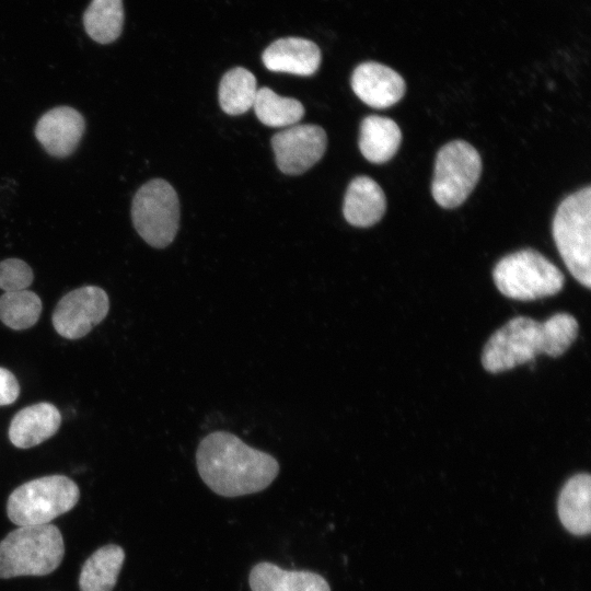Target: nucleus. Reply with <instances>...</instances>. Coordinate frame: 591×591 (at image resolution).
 Here are the masks:
<instances>
[{
  "label": "nucleus",
  "mask_w": 591,
  "mask_h": 591,
  "mask_svg": "<svg viewBox=\"0 0 591 591\" xmlns=\"http://www.w3.org/2000/svg\"><path fill=\"white\" fill-rule=\"evenodd\" d=\"M196 465L204 483L223 497L262 491L279 473V463L273 455L228 431H213L201 439Z\"/></svg>",
  "instance_id": "nucleus-1"
},
{
  "label": "nucleus",
  "mask_w": 591,
  "mask_h": 591,
  "mask_svg": "<svg viewBox=\"0 0 591 591\" xmlns=\"http://www.w3.org/2000/svg\"><path fill=\"white\" fill-rule=\"evenodd\" d=\"M579 325L568 313H556L540 323L518 316L496 331L486 343L483 367L491 373L513 369L540 354L559 357L575 341Z\"/></svg>",
  "instance_id": "nucleus-2"
},
{
  "label": "nucleus",
  "mask_w": 591,
  "mask_h": 591,
  "mask_svg": "<svg viewBox=\"0 0 591 591\" xmlns=\"http://www.w3.org/2000/svg\"><path fill=\"white\" fill-rule=\"evenodd\" d=\"M63 554L57 526H19L0 542V578L48 575L60 565Z\"/></svg>",
  "instance_id": "nucleus-3"
},
{
  "label": "nucleus",
  "mask_w": 591,
  "mask_h": 591,
  "mask_svg": "<svg viewBox=\"0 0 591 591\" xmlns=\"http://www.w3.org/2000/svg\"><path fill=\"white\" fill-rule=\"evenodd\" d=\"M557 250L573 278L591 286V187L567 196L553 220Z\"/></svg>",
  "instance_id": "nucleus-4"
},
{
  "label": "nucleus",
  "mask_w": 591,
  "mask_h": 591,
  "mask_svg": "<svg viewBox=\"0 0 591 591\" xmlns=\"http://www.w3.org/2000/svg\"><path fill=\"white\" fill-rule=\"evenodd\" d=\"M79 498L80 490L69 477L44 476L15 488L8 499L7 513L19 526L48 524L71 510Z\"/></svg>",
  "instance_id": "nucleus-5"
},
{
  "label": "nucleus",
  "mask_w": 591,
  "mask_h": 591,
  "mask_svg": "<svg viewBox=\"0 0 591 591\" xmlns=\"http://www.w3.org/2000/svg\"><path fill=\"white\" fill-rule=\"evenodd\" d=\"M493 277L506 297L529 301L558 293L564 286L563 273L541 253L526 248L502 257Z\"/></svg>",
  "instance_id": "nucleus-6"
},
{
  "label": "nucleus",
  "mask_w": 591,
  "mask_h": 591,
  "mask_svg": "<svg viewBox=\"0 0 591 591\" xmlns=\"http://www.w3.org/2000/svg\"><path fill=\"white\" fill-rule=\"evenodd\" d=\"M131 220L149 245L163 248L171 244L179 223V202L172 185L162 178L143 184L134 196Z\"/></svg>",
  "instance_id": "nucleus-7"
},
{
  "label": "nucleus",
  "mask_w": 591,
  "mask_h": 591,
  "mask_svg": "<svg viewBox=\"0 0 591 591\" xmlns=\"http://www.w3.org/2000/svg\"><path fill=\"white\" fill-rule=\"evenodd\" d=\"M482 173V159L466 141L454 140L444 144L436 158L431 185L432 197L442 208L462 205L477 184Z\"/></svg>",
  "instance_id": "nucleus-8"
},
{
  "label": "nucleus",
  "mask_w": 591,
  "mask_h": 591,
  "mask_svg": "<svg viewBox=\"0 0 591 591\" xmlns=\"http://www.w3.org/2000/svg\"><path fill=\"white\" fill-rule=\"evenodd\" d=\"M109 310L107 293L97 286H84L65 294L53 313L55 331L67 339H79L100 324Z\"/></svg>",
  "instance_id": "nucleus-9"
},
{
  "label": "nucleus",
  "mask_w": 591,
  "mask_h": 591,
  "mask_svg": "<svg viewBox=\"0 0 591 591\" xmlns=\"http://www.w3.org/2000/svg\"><path fill=\"white\" fill-rule=\"evenodd\" d=\"M326 146L324 129L309 124L290 126L271 138L277 166L288 175H299L312 167L323 157Z\"/></svg>",
  "instance_id": "nucleus-10"
},
{
  "label": "nucleus",
  "mask_w": 591,
  "mask_h": 591,
  "mask_svg": "<svg viewBox=\"0 0 591 591\" xmlns=\"http://www.w3.org/2000/svg\"><path fill=\"white\" fill-rule=\"evenodd\" d=\"M85 130L80 112L57 106L43 114L35 126V137L51 157L66 158L77 149Z\"/></svg>",
  "instance_id": "nucleus-11"
},
{
  "label": "nucleus",
  "mask_w": 591,
  "mask_h": 591,
  "mask_svg": "<svg viewBox=\"0 0 591 591\" xmlns=\"http://www.w3.org/2000/svg\"><path fill=\"white\" fill-rule=\"evenodd\" d=\"M351 88L363 103L374 108H387L396 104L406 89L399 73L375 61L362 62L354 70Z\"/></svg>",
  "instance_id": "nucleus-12"
},
{
  "label": "nucleus",
  "mask_w": 591,
  "mask_h": 591,
  "mask_svg": "<svg viewBox=\"0 0 591 591\" xmlns=\"http://www.w3.org/2000/svg\"><path fill=\"white\" fill-rule=\"evenodd\" d=\"M321 60L318 46L301 37L279 38L262 55V61L268 70L304 77L315 73Z\"/></svg>",
  "instance_id": "nucleus-13"
},
{
  "label": "nucleus",
  "mask_w": 591,
  "mask_h": 591,
  "mask_svg": "<svg viewBox=\"0 0 591 591\" xmlns=\"http://www.w3.org/2000/svg\"><path fill=\"white\" fill-rule=\"evenodd\" d=\"M61 415L50 403H37L14 415L9 427V438L21 449L35 447L53 437L59 429Z\"/></svg>",
  "instance_id": "nucleus-14"
},
{
  "label": "nucleus",
  "mask_w": 591,
  "mask_h": 591,
  "mask_svg": "<svg viewBox=\"0 0 591 591\" xmlns=\"http://www.w3.org/2000/svg\"><path fill=\"white\" fill-rule=\"evenodd\" d=\"M591 476L578 473L571 476L560 489L557 513L563 526L576 536H584L591 530Z\"/></svg>",
  "instance_id": "nucleus-15"
},
{
  "label": "nucleus",
  "mask_w": 591,
  "mask_h": 591,
  "mask_svg": "<svg viewBox=\"0 0 591 591\" xmlns=\"http://www.w3.org/2000/svg\"><path fill=\"white\" fill-rule=\"evenodd\" d=\"M386 199L383 189L368 176H357L348 185L343 212L354 227L368 228L383 217Z\"/></svg>",
  "instance_id": "nucleus-16"
},
{
  "label": "nucleus",
  "mask_w": 591,
  "mask_h": 591,
  "mask_svg": "<svg viewBox=\"0 0 591 591\" xmlns=\"http://www.w3.org/2000/svg\"><path fill=\"white\" fill-rule=\"evenodd\" d=\"M252 591H331L321 575L310 570H286L275 564H256L248 576Z\"/></svg>",
  "instance_id": "nucleus-17"
},
{
  "label": "nucleus",
  "mask_w": 591,
  "mask_h": 591,
  "mask_svg": "<svg viewBox=\"0 0 591 591\" xmlns=\"http://www.w3.org/2000/svg\"><path fill=\"white\" fill-rule=\"evenodd\" d=\"M402 141L398 125L391 118L371 115L361 121L359 148L372 163H385L397 152Z\"/></svg>",
  "instance_id": "nucleus-18"
},
{
  "label": "nucleus",
  "mask_w": 591,
  "mask_h": 591,
  "mask_svg": "<svg viewBox=\"0 0 591 591\" xmlns=\"http://www.w3.org/2000/svg\"><path fill=\"white\" fill-rule=\"evenodd\" d=\"M125 559L124 549L114 544L95 551L83 564L80 591H113Z\"/></svg>",
  "instance_id": "nucleus-19"
},
{
  "label": "nucleus",
  "mask_w": 591,
  "mask_h": 591,
  "mask_svg": "<svg viewBox=\"0 0 591 591\" xmlns=\"http://www.w3.org/2000/svg\"><path fill=\"white\" fill-rule=\"evenodd\" d=\"M123 0H92L83 13L86 34L99 44L115 42L124 26Z\"/></svg>",
  "instance_id": "nucleus-20"
},
{
  "label": "nucleus",
  "mask_w": 591,
  "mask_h": 591,
  "mask_svg": "<svg viewBox=\"0 0 591 591\" xmlns=\"http://www.w3.org/2000/svg\"><path fill=\"white\" fill-rule=\"evenodd\" d=\"M257 93L254 74L243 67L225 72L219 84V103L224 113L240 115L253 107Z\"/></svg>",
  "instance_id": "nucleus-21"
},
{
  "label": "nucleus",
  "mask_w": 591,
  "mask_h": 591,
  "mask_svg": "<svg viewBox=\"0 0 591 591\" xmlns=\"http://www.w3.org/2000/svg\"><path fill=\"white\" fill-rule=\"evenodd\" d=\"M253 108L259 121L268 127H290L304 115L298 100L280 96L266 86L257 89Z\"/></svg>",
  "instance_id": "nucleus-22"
},
{
  "label": "nucleus",
  "mask_w": 591,
  "mask_h": 591,
  "mask_svg": "<svg viewBox=\"0 0 591 591\" xmlns=\"http://www.w3.org/2000/svg\"><path fill=\"white\" fill-rule=\"evenodd\" d=\"M42 312L39 297L27 289L0 296V320L8 327L21 331L35 325Z\"/></svg>",
  "instance_id": "nucleus-23"
},
{
  "label": "nucleus",
  "mask_w": 591,
  "mask_h": 591,
  "mask_svg": "<svg viewBox=\"0 0 591 591\" xmlns=\"http://www.w3.org/2000/svg\"><path fill=\"white\" fill-rule=\"evenodd\" d=\"M33 279V270L24 260L7 258L0 262V289L4 292L25 290Z\"/></svg>",
  "instance_id": "nucleus-24"
},
{
  "label": "nucleus",
  "mask_w": 591,
  "mask_h": 591,
  "mask_svg": "<svg viewBox=\"0 0 591 591\" xmlns=\"http://www.w3.org/2000/svg\"><path fill=\"white\" fill-rule=\"evenodd\" d=\"M20 394V385L15 375L0 367V406L14 403Z\"/></svg>",
  "instance_id": "nucleus-25"
}]
</instances>
